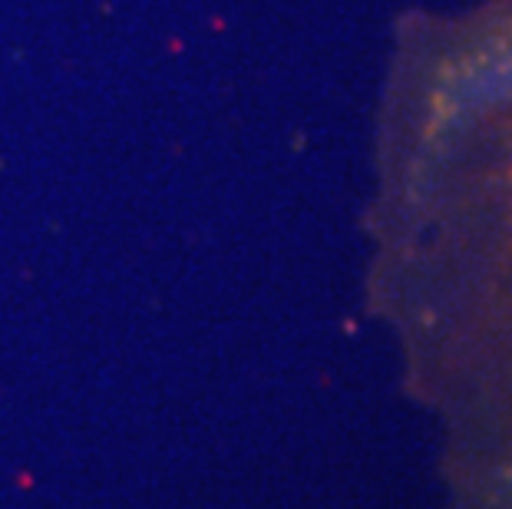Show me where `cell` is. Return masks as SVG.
<instances>
[{
    "mask_svg": "<svg viewBox=\"0 0 512 509\" xmlns=\"http://www.w3.org/2000/svg\"><path fill=\"white\" fill-rule=\"evenodd\" d=\"M466 53V103L483 143L486 199L499 238V387L512 394V4L476 30Z\"/></svg>",
    "mask_w": 512,
    "mask_h": 509,
    "instance_id": "6da1fadb",
    "label": "cell"
}]
</instances>
